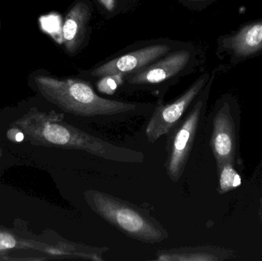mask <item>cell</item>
<instances>
[{
    "label": "cell",
    "mask_w": 262,
    "mask_h": 261,
    "mask_svg": "<svg viewBox=\"0 0 262 261\" xmlns=\"http://www.w3.org/2000/svg\"><path fill=\"white\" fill-rule=\"evenodd\" d=\"M210 76L205 74L175 101L166 104L159 103L156 106L145 129L149 144H154L178 125L206 87Z\"/></svg>",
    "instance_id": "cell-4"
},
{
    "label": "cell",
    "mask_w": 262,
    "mask_h": 261,
    "mask_svg": "<svg viewBox=\"0 0 262 261\" xmlns=\"http://www.w3.org/2000/svg\"><path fill=\"white\" fill-rule=\"evenodd\" d=\"M217 170L219 173L218 191L220 194H225L241 185V177L232 162H226Z\"/></svg>",
    "instance_id": "cell-11"
},
{
    "label": "cell",
    "mask_w": 262,
    "mask_h": 261,
    "mask_svg": "<svg viewBox=\"0 0 262 261\" xmlns=\"http://www.w3.org/2000/svg\"><path fill=\"white\" fill-rule=\"evenodd\" d=\"M190 58L189 51H177L157 63L127 75L125 80L130 85L136 87L159 85L180 73L189 63Z\"/></svg>",
    "instance_id": "cell-7"
},
{
    "label": "cell",
    "mask_w": 262,
    "mask_h": 261,
    "mask_svg": "<svg viewBox=\"0 0 262 261\" xmlns=\"http://www.w3.org/2000/svg\"><path fill=\"white\" fill-rule=\"evenodd\" d=\"M90 17V6L84 2L75 3L66 15L62 37L64 47L70 53L76 52L82 44Z\"/></svg>",
    "instance_id": "cell-9"
},
{
    "label": "cell",
    "mask_w": 262,
    "mask_h": 261,
    "mask_svg": "<svg viewBox=\"0 0 262 261\" xmlns=\"http://www.w3.org/2000/svg\"><path fill=\"white\" fill-rule=\"evenodd\" d=\"M98 2L108 12H112L116 6V0H98Z\"/></svg>",
    "instance_id": "cell-14"
},
{
    "label": "cell",
    "mask_w": 262,
    "mask_h": 261,
    "mask_svg": "<svg viewBox=\"0 0 262 261\" xmlns=\"http://www.w3.org/2000/svg\"><path fill=\"white\" fill-rule=\"evenodd\" d=\"M84 199L95 214L130 239L155 245L169 237L149 211L128 201L95 189L85 190Z\"/></svg>",
    "instance_id": "cell-2"
},
{
    "label": "cell",
    "mask_w": 262,
    "mask_h": 261,
    "mask_svg": "<svg viewBox=\"0 0 262 261\" xmlns=\"http://www.w3.org/2000/svg\"><path fill=\"white\" fill-rule=\"evenodd\" d=\"M124 76L121 75H107L101 77L97 84L98 90L101 93L112 95L124 81Z\"/></svg>",
    "instance_id": "cell-12"
},
{
    "label": "cell",
    "mask_w": 262,
    "mask_h": 261,
    "mask_svg": "<svg viewBox=\"0 0 262 261\" xmlns=\"http://www.w3.org/2000/svg\"><path fill=\"white\" fill-rule=\"evenodd\" d=\"M169 50L170 47L167 44L147 46L107 61L94 69L90 75L95 78L113 75H121L125 77L152 64L154 61L164 56Z\"/></svg>",
    "instance_id": "cell-8"
},
{
    "label": "cell",
    "mask_w": 262,
    "mask_h": 261,
    "mask_svg": "<svg viewBox=\"0 0 262 261\" xmlns=\"http://www.w3.org/2000/svg\"><path fill=\"white\" fill-rule=\"evenodd\" d=\"M231 101L227 97L222 98L212 113L210 147L217 168L226 162L235 164L238 152L236 125L232 116Z\"/></svg>",
    "instance_id": "cell-5"
},
{
    "label": "cell",
    "mask_w": 262,
    "mask_h": 261,
    "mask_svg": "<svg viewBox=\"0 0 262 261\" xmlns=\"http://www.w3.org/2000/svg\"><path fill=\"white\" fill-rule=\"evenodd\" d=\"M211 75L206 87L199 95L183 119L166 136V175L172 182H177L186 170L191 151L206 111L211 87L215 79Z\"/></svg>",
    "instance_id": "cell-3"
},
{
    "label": "cell",
    "mask_w": 262,
    "mask_h": 261,
    "mask_svg": "<svg viewBox=\"0 0 262 261\" xmlns=\"http://www.w3.org/2000/svg\"><path fill=\"white\" fill-rule=\"evenodd\" d=\"M15 241L6 233H0V250L9 249L15 247Z\"/></svg>",
    "instance_id": "cell-13"
},
{
    "label": "cell",
    "mask_w": 262,
    "mask_h": 261,
    "mask_svg": "<svg viewBox=\"0 0 262 261\" xmlns=\"http://www.w3.org/2000/svg\"><path fill=\"white\" fill-rule=\"evenodd\" d=\"M43 91L72 114L84 117L142 114L154 111L152 104H137L106 99L97 94L87 81L75 78L58 79L46 75L37 76Z\"/></svg>",
    "instance_id": "cell-1"
},
{
    "label": "cell",
    "mask_w": 262,
    "mask_h": 261,
    "mask_svg": "<svg viewBox=\"0 0 262 261\" xmlns=\"http://www.w3.org/2000/svg\"><path fill=\"white\" fill-rule=\"evenodd\" d=\"M23 139H24V135L23 133H18L15 135V140L18 141V142H21L23 140Z\"/></svg>",
    "instance_id": "cell-15"
},
{
    "label": "cell",
    "mask_w": 262,
    "mask_h": 261,
    "mask_svg": "<svg viewBox=\"0 0 262 261\" xmlns=\"http://www.w3.org/2000/svg\"><path fill=\"white\" fill-rule=\"evenodd\" d=\"M220 55L228 57L229 63L239 64L262 53V18L246 23L232 33L220 37Z\"/></svg>",
    "instance_id": "cell-6"
},
{
    "label": "cell",
    "mask_w": 262,
    "mask_h": 261,
    "mask_svg": "<svg viewBox=\"0 0 262 261\" xmlns=\"http://www.w3.org/2000/svg\"><path fill=\"white\" fill-rule=\"evenodd\" d=\"M220 250L212 247H182L158 250L156 260L159 261H216L223 260Z\"/></svg>",
    "instance_id": "cell-10"
}]
</instances>
